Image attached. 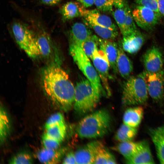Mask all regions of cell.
Listing matches in <instances>:
<instances>
[{"instance_id":"6da1fadb","label":"cell","mask_w":164,"mask_h":164,"mask_svg":"<svg viewBox=\"0 0 164 164\" xmlns=\"http://www.w3.org/2000/svg\"><path fill=\"white\" fill-rule=\"evenodd\" d=\"M60 64L54 62L44 68L42 73L41 83L49 99L66 111L73 106L75 87Z\"/></svg>"},{"instance_id":"7a4b0ae2","label":"cell","mask_w":164,"mask_h":164,"mask_svg":"<svg viewBox=\"0 0 164 164\" xmlns=\"http://www.w3.org/2000/svg\"><path fill=\"white\" fill-rule=\"evenodd\" d=\"M111 124L109 112L101 109L84 117L78 123L76 131L80 138L96 139L106 135L110 130Z\"/></svg>"},{"instance_id":"3957f363","label":"cell","mask_w":164,"mask_h":164,"mask_svg":"<svg viewBox=\"0 0 164 164\" xmlns=\"http://www.w3.org/2000/svg\"><path fill=\"white\" fill-rule=\"evenodd\" d=\"M126 79L123 85L122 103L126 106L145 104L149 94L142 73L137 75L131 76Z\"/></svg>"},{"instance_id":"277c9868","label":"cell","mask_w":164,"mask_h":164,"mask_svg":"<svg viewBox=\"0 0 164 164\" xmlns=\"http://www.w3.org/2000/svg\"><path fill=\"white\" fill-rule=\"evenodd\" d=\"M101 96L87 79L78 82L75 87L73 106L75 112L81 115L91 112L97 107Z\"/></svg>"},{"instance_id":"5b68a950","label":"cell","mask_w":164,"mask_h":164,"mask_svg":"<svg viewBox=\"0 0 164 164\" xmlns=\"http://www.w3.org/2000/svg\"><path fill=\"white\" fill-rule=\"evenodd\" d=\"M9 29L17 44L29 57L35 59L40 55L35 36L28 24L15 20Z\"/></svg>"},{"instance_id":"8992f818","label":"cell","mask_w":164,"mask_h":164,"mask_svg":"<svg viewBox=\"0 0 164 164\" xmlns=\"http://www.w3.org/2000/svg\"><path fill=\"white\" fill-rule=\"evenodd\" d=\"M69 50L74 61L96 92L101 95L104 93L106 94L94 67L92 65L90 59L82 48L76 45L70 43Z\"/></svg>"},{"instance_id":"52a82bcc","label":"cell","mask_w":164,"mask_h":164,"mask_svg":"<svg viewBox=\"0 0 164 164\" xmlns=\"http://www.w3.org/2000/svg\"><path fill=\"white\" fill-rule=\"evenodd\" d=\"M142 73L149 95L156 102H162L164 99V69L155 73L145 70Z\"/></svg>"},{"instance_id":"ba28073f","label":"cell","mask_w":164,"mask_h":164,"mask_svg":"<svg viewBox=\"0 0 164 164\" xmlns=\"http://www.w3.org/2000/svg\"><path fill=\"white\" fill-rule=\"evenodd\" d=\"M135 21L139 27L145 31H151L159 22L160 13L146 7L138 5L132 11Z\"/></svg>"},{"instance_id":"9c48e42d","label":"cell","mask_w":164,"mask_h":164,"mask_svg":"<svg viewBox=\"0 0 164 164\" xmlns=\"http://www.w3.org/2000/svg\"><path fill=\"white\" fill-rule=\"evenodd\" d=\"M92 60L106 94L110 96L111 94V90L108 80L109 68L110 66L107 56L103 51L98 49L94 53Z\"/></svg>"},{"instance_id":"30bf717a","label":"cell","mask_w":164,"mask_h":164,"mask_svg":"<svg viewBox=\"0 0 164 164\" xmlns=\"http://www.w3.org/2000/svg\"><path fill=\"white\" fill-rule=\"evenodd\" d=\"M145 71L150 73L158 72L163 69L164 54L157 46H153L148 49L142 57Z\"/></svg>"},{"instance_id":"8fae6325","label":"cell","mask_w":164,"mask_h":164,"mask_svg":"<svg viewBox=\"0 0 164 164\" xmlns=\"http://www.w3.org/2000/svg\"><path fill=\"white\" fill-rule=\"evenodd\" d=\"M103 145L100 141H94L78 148L74 152L77 164H94L97 152Z\"/></svg>"},{"instance_id":"7c38bea8","label":"cell","mask_w":164,"mask_h":164,"mask_svg":"<svg viewBox=\"0 0 164 164\" xmlns=\"http://www.w3.org/2000/svg\"><path fill=\"white\" fill-rule=\"evenodd\" d=\"M145 41L144 36L137 30L127 35L123 36L121 46L125 51L133 54L140 49Z\"/></svg>"},{"instance_id":"4fadbf2b","label":"cell","mask_w":164,"mask_h":164,"mask_svg":"<svg viewBox=\"0 0 164 164\" xmlns=\"http://www.w3.org/2000/svg\"><path fill=\"white\" fill-rule=\"evenodd\" d=\"M126 162L129 164L155 163L148 142L145 140L138 142L135 152Z\"/></svg>"},{"instance_id":"5bb4252c","label":"cell","mask_w":164,"mask_h":164,"mask_svg":"<svg viewBox=\"0 0 164 164\" xmlns=\"http://www.w3.org/2000/svg\"><path fill=\"white\" fill-rule=\"evenodd\" d=\"M83 17L84 21L92 23L112 30H118L117 27L110 17L100 13L96 10L85 11Z\"/></svg>"},{"instance_id":"9a60e30c","label":"cell","mask_w":164,"mask_h":164,"mask_svg":"<svg viewBox=\"0 0 164 164\" xmlns=\"http://www.w3.org/2000/svg\"><path fill=\"white\" fill-rule=\"evenodd\" d=\"M69 34L70 43L76 45L81 47L84 42L92 35L87 26L80 22L73 24Z\"/></svg>"},{"instance_id":"2e32d148","label":"cell","mask_w":164,"mask_h":164,"mask_svg":"<svg viewBox=\"0 0 164 164\" xmlns=\"http://www.w3.org/2000/svg\"><path fill=\"white\" fill-rule=\"evenodd\" d=\"M118 47L119 45L112 40L99 38V49L103 51L106 55L110 66L115 73L118 72L117 60Z\"/></svg>"},{"instance_id":"e0dca14e","label":"cell","mask_w":164,"mask_h":164,"mask_svg":"<svg viewBox=\"0 0 164 164\" xmlns=\"http://www.w3.org/2000/svg\"><path fill=\"white\" fill-rule=\"evenodd\" d=\"M85 8L79 2L70 1L60 7L59 12L62 21L65 22L77 17H83Z\"/></svg>"},{"instance_id":"ac0fdd59","label":"cell","mask_w":164,"mask_h":164,"mask_svg":"<svg viewBox=\"0 0 164 164\" xmlns=\"http://www.w3.org/2000/svg\"><path fill=\"white\" fill-rule=\"evenodd\" d=\"M149 133L154 145L160 163L164 164V125L151 128Z\"/></svg>"},{"instance_id":"d6986e66","label":"cell","mask_w":164,"mask_h":164,"mask_svg":"<svg viewBox=\"0 0 164 164\" xmlns=\"http://www.w3.org/2000/svg\"><path fill=\"white\" fill-rule=\"evenodd\" d=\"M63 148L55 149L43 148L37 152L36 157L42 163L46 164H56L60 162L65 152Z\"/></svg>"},{"instance_id":"ffe728a7","label":"cell","mask_w":164,"mask_h":164,"mask_svg":"<svg viewBox=\"0 0 164 164\" xmlns=\"http://www.w3.org/2000/svg\"><path fill=\"white\" fill-rule=\"evenodd\" d=\"M140 106L129 108L125 110L123 116V123L131 127H138L144 114L143 108Z\"/></svg>"},{"instance_id":"44dd1931","label":"cell","mask_w":164,"mask_h":164,"mask_svg":"<svg viewBox=\"0 0 164 164\" xmlns=\"http://www.w3.org/2000/svg\"><path fill=\"white\" fill-rule=\"evenodd\" d=\"M121 45H119L117 67L118 72L123 78L127 79L132 73L133 67L130 60L125 52Z\"/></svg>"},{"instance_id":"7402d4cb","label":"cell","mask_w":164,"mask_h":164,"mask_svg":"<svg viewBox=\"0 0 164 164\" xmlns=\"http://www.w3.org/2000/svg\"><path fill=\"white\" fill-rule=\"evenodd\" d=\"M137 133V128L130 127L123 123L117 131L114 138L119 142L132 141Z\"/></svg>"},{"instance_id":"603a6c76","label":"cell","mask_w":164,"mask_h":164,"mask_svg":"<svg viewBox=\"0 0 164 164\" xmlns=\"http://www.w3.org/2000/svg\"><path fill=\"white\" fill-rule=\"evenodd\" d=\"M11 125L7 113L2 105L0 110V140L3 143L9 135Z\"/></svg>"},{"instance_id":"cb8c5ba5","label":"cell","mask_w":164,"mask_h":164,"mask_svg":"<svg viewBox=\"0 0 164 164\" xmlns=\"http://www.w3.org/2000/svg\"><path fill=\"white\" fill-rule=\"evenodd\" d=\"M84 22L86 25L92 28L95 32L102 39L112 40L118 35V30H112L91 22L85 21Z\"/></svg>"},{"instance_id":"d4e9b609","label":"cell","mask_w":164,"mask_h":164,"mask_svg":"<svg viewBox=\"0 0 164 164\" xmlns=\"http://www.w3.org/2000/svg\"><path fill=\"white\" fill-rule=\"evenodd\" d=\"M138 142L132 141L120 142L115 149L127 161L129 159L135 152Z\"/></svg>"},{"instance_id":"484cf974","label":"cell","mask_w":164,"mask_h":164,"mask_svg":"<svg viewBox=\"0 0 164 164\" xmlns=\"http://www.w3.org/2000/svg\"><path fill=\"white\" fill-rule=\"evenodd\" d=\"M44 133L48 136L62 142L67 132L65 122L59 123L45 129Z\"/></svg>"},{"instance_id":"4316f807","label":"cell","mask_w":164,"mask_h":164,"mask_svg":"<svg viewBox=\"0 0 164 164\" xmlns=\"http://www.w3.org/2000/svg\"><path fill=\"white\" fill-rule=\"evenodd\" d=\"M124 7L116 8L114 11H112L113 15L123 36L132 33L128 30L126 24L125 11Z\"/></svg>"},{"instance_id":"83f0119b","label":"cell","mask_w":164,"mask_h":164,"mask_svg":"<svg viewBox=\"0 0 164 164\" xmlns=\"http://www.w3.org/2000/svg\"><path fill=\"white\" fill-rule=\"evenodd\" d=\"M116 163L114 155L104 145L99 149L96 156L94 164H116Z\"/></svg>"},{"instance_id":"f1b7e54d","label":"cell","mask_w":164,"mask_h":164,"mask_svg":"<svg viewBox=\"0 0 164 164\" xmlns=\"http://www.w3.org/2000/svg\"><path fill=\"white\" fill-rule=\"evenodd\" d=\"M99 38L97 36L92 35L84 42L82 48L91 59L92 60L93 54L99 47Z\"/></svg>"},{"instance_id":"f546056e","label":"cell","mask_w":164,"mask_h":164,"mask_svg":"<svg viewBox=\"0 0 164 164\" xmlns=\"http://www.w3.org/2000/svg\"><path fill=\"white\" fill-rule=\"evenodd\" d=\"M9 162L10 164H32L33 160L30 154L26 152H21L13 156Z\"/></svg>"},{"instance_id":"4dcf8cb0","label":"cell","mask_w":164,"mask_h":164,"mask_svg":"<svg viewBox=\"0 0 164 164\" xmlns=\"http://www.w3.org/2000/svg\"><path fill=\"white\" fill-rule=\"evenodd\" d=\"M124 8L125 11L126 24L130 32L132 33L138 29L133 16L132 12L126 1Z\"/></svg>"},{"instance_id":"1f68e13d","label":"cell","mask_w":164,"mask_h":164,"mask_svg":"<svg viewBox=\"0 0 164 164\" xmlns=\"http://www.w3.org/2000/svg\"><path fill=\"white\" fill-rule=\"evenodd\" d=\"M42 142L44 148L50 149H58L62 142L48 136L44 133L42 137Z\"/></svg>"},{"instance_id":"d6a6232c","label":"cell","mask_w":164,"mask_h":164,"mask_svg":"<svg viewBox=\"0 0 164 164\" xmlns=\"http://www.w3.org/2000/svg\"><path fill=\"white\" fill-rule=\"evenodd\" d=\"M94 4L98 10L105 12H112L114 6L113 0H94Z\"/></svg>"},{"instance_id":"836d02e7","label":"cell","mask_w":164,"mask_h":164,"mask_svg":"<svg viewBox=\"0 0 164 164\" xmlns=\"http://www.w3.org/2000/svg\"><path fill=\"white\" fill-rule=\"evenodd\" d=\"M65 122L63 114L60 112H57L50 116L45 123V129L50 126L62 123Z\"/></svg>"},{"instance_id":"e575fe53","label":"cell","mask_w":164,"mask_h":164,"mask_svg":"<svg viewBox=\"0 0 164 164\" xmlns=\"http://www.w3.org/2000/svg\"><path fill=\"white\" fill-rule=\"evenodd\" d=\"M138 5L149 8L160 13L158 9L159 0H135Z\"/></svg>"},{"instance_id":"d590c367","label":"cell","mask_w":164,"mask_h":164,"mask_svg":"<svg viewBox=\"0 0 164 164\" xmlns=\"http://www.w3.org/2000/svg\"><path fill=\"white\" fill-rule=\"evenodd\" d=\"M62 163L77 164L74 152L70 151L67 153L62 161Z\"/></svg>"},{"instance_id":"8d00e7d4","label":"cell","mask_w":164,"mask_h":164,"mask_svg":"<svg viewBox=\"0 0 164 164\" xmlns=\"http://www.w3.org/2000/svg\"><path fill=\"white\" fill-rule=\"evenodd\" d=\"M61 0H40L41 4L46 5L53 6L58 4Z\"/></svg>"},{"instance_id":"74e56055","label":"cell","mask_w":164,"mask_h":164,"mask_svg":"<svg viewBox=\"0 0 164 164\" xmlns=\"http://www.w3.org/2000/svg\"><path fill=\"white\" fill-rule=\"evenodd\" d=\"M86 8L92 6L94 3V0H77Z\"/></svg>"},{"instance_id":"f35d334b","label":"cell","mask_w":164,"mask_h":164,"mask_svg":"<svg viewBox=\"0 0 164 164\" xmlns=\"http://www.w3.org/2000/svg\"><path fill=\"white\" fill-rule=\"evenodd\" d=\"M114 7L116 8H122L124 6L126 0H113Z\"/></svg>"},{"instance_id":"ab89813d","label":"cell","mask_w":164,"mask_h":164,"mask_svg":"<svg viewBox=\"0 0 164 164\" xmlns=\"http://www.w3.org/2000/svg\"><path fill=\"white\" fill-rule=\"evenodd\" d=\"M158 9L160 13L164 16V0H159Z\"/></svg>"}]
</instances>
